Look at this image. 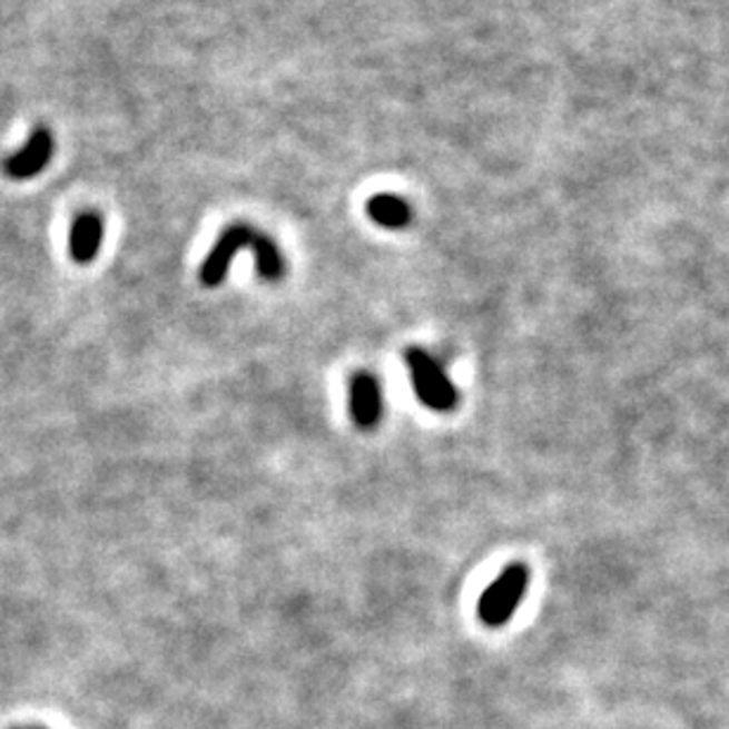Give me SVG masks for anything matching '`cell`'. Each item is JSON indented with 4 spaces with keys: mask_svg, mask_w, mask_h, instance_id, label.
Listing matches in <instances>:
<instances>
[{
    "mask_svg": "<svg viewBox=\"0 0 729 729\" xmlns=\"http://www.w3.org/2000/svg\"><path fill=\"white\" fill-rule=\"evenodd\" d=\"M252 252L256 256V268H258L260 277L268 279V283H277V279H283L285 258H283V254H279L277 245L268 235L258 233L256 239H254Z\"/></svg>",
    "mask_w": 729,
    "mask_h": 729,
    "instance_id": "8",
    "label": "cell"
},
{
    "mask_svg": "<svg viewBox=\"0 0 729 729\" xmlns=\"http://www.w3.org/2000/svg\"><path fill=\"white\" fill-rule=\"evenodd\" d=\"M12 729H22V727H12Z\"/></svg>",
    "mask_w": 729,
    "mask_h": 729,
    "instance_id": "10",
    "label": "cell"
},
{
    "mask_svg": "<svg viewBox=\"0 0 729 729\" xmlns=\"http://www.w3.org/2000/svg\"><path fill=\"white\" fill-rule=\"evenodd\" d=\"M52 134L48 128H36L29 136L27 145L6 161V171L14 180H27L41 174L52 159Z\"/></svg>",
    "mask_w": 729,
    "mask_h": 729,
    "instance_id": "5",
    "label": "cell"
},
{
    "mask_svg": "<svg viewBox=\"0 0 729 729\" xmlns=\"http://www.w3.org/2000/svg\"><path fill=\"white\" fill-rule=\"evenodd\" d=\"M405 363L410 367V377H413L415 396L422 405L434 413H453L460 403V391L434 355L420 346H410L405 351Z\"/></svg>",
    "mask_w": 729,
    "mask_h": 729,
    "instance_id": "1",
    "label": "cell"
},
{
    "mask_svg": "<svg viewBox=\"0 0 729 729\" xmlns=\"http://www.w3.org/2000/svg\"><path fill=\"white\" fill-rule=\"evenodd\" d=\"M529 588V569L523 564H512L504 569L495 581L483 590L479 600V619L489 628H502L512 621L523 594Z\"/></svg>",
    "mask_w": 729,
    "mask_h": 729,
    "instance_id": "2",
    "label": "cell"
},
{
    "mask_svg": "<svg viewBox=\"0 0 729 729\" xmlns=\"http://www.w3.org/2000/svg\"><path fill=\"white\" fill-rule=\"evenodd\" d=\"M367 214L370 218L377 223L382 228L388 230H401L405 228L410 220H413V209H410V204L398 197V195H375L367 201Z\"/></svg>",
    "mask_w": 729,
    "mask_h": 729,
    "instance_id": "7",
    "label": "cell"
},
{
    "mask_svg": "<svg viewBox=\"0 0 729 729\" xmlns=\"http://www.w3.org/2000/svg\"><path fill=\"white\" fill-rule=\"evenodd\" d=\"M105 237V223L102 216L96 211H83L77 216L69 235V254L77 264L86 266L96 260Z\"/></svg>",
    "mask_w": 729,
    "mask_h": 729,
    "instance_id": "6",
    "label": "cell"
},
{
    "mask_svg": "<svg viewBox=\"0 0 729 729\" xmlns=\"http://www.w3.org/2000/svg\"><path fill=\"white\" fill-rule=\"evenodd\" d=\"M22 729H43V727H36V725H29V727H22Z\"/></svg>",
    "mask_w": 729,
    "mask_h": 729,
    "instance_id": "9",
    "label": "cell"
},
{
    "mask_svg": "<svg viewBox=\"0 0 729 729\" xmlns=\"http://www.w3.org/2000/svg\"><path fill=\"white\" fill-rule=\"evenodd\" d=\"M256 235H258V230H254L252 226H245V223H237V226H230L228 230H223L214 249L209 252V256L204 258V264H201V270H199L201 285L204 287L223 285V279L228 277V270H230V264L235 260V256L242 249H252Z\"/></svg>",
    "mask_w": 729,
    "mask_h": 729,
    "instance_id": "3",
    "label": "cell"
},
{
    "mask_svg": "<svg viewBox=\"0 0 729 729\" xmlns=\"http://www.w3.org/2000/svg\"><path fill=\"white\" fill-rule=\"evenodd\" d=\"M351 417L361 432H372L384 417V391L372 372H355L348 384Z\"/></svg>",
    "mask_w": 729,
    "mask_h": 729,
    "instance_id": "4",
    "label": "cell"
}]
</instances>
